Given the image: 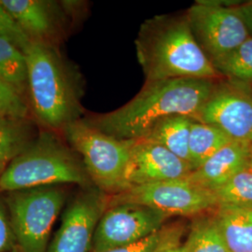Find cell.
<instances>
[{
	"label": "cell",
	"instance_id": "6da1fadb",
	"mask_svg": "<svg viewBox=\"0 0 252 252\" xmlns=\"http://www.w3.org/2000/svg\"><path fill=\"white\" fill-rule=\"evenodd\" d=\"M215 85L214 80L146 81L135 97L123 107L83 120L117 139H143L165 118L184 115L196 120Z\"/></svg>",
	"mask_w": 252,
	"mask_h": 252
},
{
	"label": "cell",
	"instance_id": "7a4b0ae2",
	"mask_svg": "<svg viewBox=\"0 0 252 252\" xmlns=\"http://www.w3.org/2000/svg\"><path fill=\"white\" fill-rule=\"evenodd\" d=\"M27 98L31 117L41 129L60 133L83 114V79L60 47L30 42L25 50Z\"/></svg>",
	"mask_w": 252,
	"mask_h": 252
},
{
	"label": "cell",
	"instance_id": "3957f363",
	"mask_svg": "<svg viewBox=\"0 0 252 252\" xmlns=\"http://www.w3.org/2000/svg\"><path fill=\"white\" fill-rule=\"evenodd\" d=\"M135 46L146 81H215L221 77L198 45L186 12L147 19L140 26Z\"/></svg>",
	"mask_w": 252,
	"mask_h": 252
},
{
	"label": "cell",
	"instance_id": "277c9868",
	"mask_svg": "<svg viewBox=\"0 0 252 252\" xmlns=\"http://www.w3.org/2000/svg\"><path fill=\"white\" fill-rule=\"evenodd\" d=\"M92 182L83 162L63 135L40 129L36 139L0 173V192Z\"/></svg>",
	"mask_w": 252,
	"mask_h": 252
},
{
	"label": "cell",
	"instance_id": "5b68a950",
	"mask_svg": "<svg viewBox=\"0 0 252 252\" xmlns=\"http://www.w3.org/2000/svg\"><path fill=\"white\" fill-rule=\"evenodd\" d=\"M79 154L91 181L110 196L126 190V172L134 140H121L101 132L83 119L61 132Z\"/></svg>",
	"mask_w": 252,
	"mask_h": 252
},
{
	"label": "cell",
	"instance_id": "8992f818",
	"mask_svg": "<svg viewBox=\"0 0 252 252\" xmlns=\"http://www.w3.org/2000/svg\"><path fill=\"white\" fill-rule=\"evenodd\" d=\"M20 252H46L55 220L66 200L63 186L2 193Z\"/></svg>",
	"mask_w": 252,
	"mask_h": 252
},
{
	"label": "cell",
	"instance_id": "52a82bcc",
	"mask_svg": "<svg viewBox=\"0 0 252 252\" xmlns=\"http://www.w3.org/2000/svg\"><path fill=\"white\" fill-rule=\"evenodd\" d=\"M186 14L193 36L212 64L252 36L237 6L202 0L196 1Z\"/></svg>",
	"mask_w": 252,
	"mask_h": 252
},
{
	"label": "cell",
	"instance_id": "ba28073f",
	"mask_svg": "<svg viewBox=\"0 0 252 252\" xmlns=\"http://www.w3.org/2000/svg\"><path fill=\"white\" fill-rule=\"evenodd\" d=\"M109 203L137 204L159 210L168 217L192 216L218 208L213 192L188 178L131 187L111 196Z\"/></svg>",
	"mask_w": 252,
	"mask_h": 252
},
{
	"label": "cell",
	"instance_id": "9c48e42d",
	"mask_svg": "<svg viewBox=\"0 0 252 252\" xmlns=\"http://www.w3.org/2000/svg\"><path fill=\"white\" fill-rule=\"evenodd\" d=\"M31 42L60 47L81 12V2L0 0Z\"/></svg>",
	"mask_w": 252,
	"mask_h": 252
},
{
	"label": "cell",
	"instance_id": "30bf717a",
	"mask_svg": "<svg viewBox=\"0 0 252 252\" xmlns=\"http://www.w3.org/2000/svg\"><path fill=\"white\" fill-rule=\"evenodd\" d=\"M165 214L132 203H109L100 218L92 252L107 251L138 242L161 230Z\"/></svg>",
	"mask_w": 252,
	"mask_h": 252
},
{
	"label": "cell",
	"instance_id": "8fae6325",
	"mask_svg": "<svg viewBox=\"0 0 252 252\" xmlns=\"http://www.w3.org/2000/svg\"><path fill=\"white\" fill-rule=\"evenodd\" d=\"M108 201V194L97 188L80 192L64 210L60 228L46 252H90L95 229Z\"/></svg>",
	"mask_w": 252,
	"mask_h": 252
},
{
	"label": "cell",
	"instance_id": "7c38bea8",
	"mask_svg": "<svg viewBox=\"0 0 252 252\" xmlns=\"http://www.w3.org/2000/svg\"><path fill=\"white\" fill-rule=\"evenodd\" d=\"M196 120L221 130L233 140L252 143V94L230 81L216 83Z\"/></svg>",
	"mask_w": 252,
	"mask_h": 252
},
{
	"label": "cell",
	"instance_id": "4fadbf2b",
	"mask_svg": "<svg viewBox=\"0 0 252 252\" xmlns=\"http://www.w3.org/2000/svg\"><path fill=\"white\" fill-rule=\"evenodd\" d=\"M192 167L161 145L135 140L126 172V189L166 180L187 178ZM125 191V190H124Z\"/></svg>",
	"mask_w": 252,
	"mask_h": 252
},
{
	"label": "cell",
	"instance_id": "5bb4252c",
	"mask_svg": "<svg viewBox=\"0 0 252 252\" xmlns=\"http://www.w3.org/2000/svg\"><path fill=\"white\" fill-rule=\"evenodd\" d=\"M252 143L233 140L213 154L187 177L208 190H214L250 166Z\"/></svg>",
	"mask_w": 252,
	"mask_h": 252
},
{
	"label": "cell",
	"instance_id": "9a60e30c",
	"mask_svg": "<svg viewBox=\"0 0 252 252\" xmlns=\"http://www.w3.org/2000/svg\"><path fill=\"white\" fill-rule=\"evenodd\" d=\"M40 129L32 118L0 116V173L36 139Z\"/></svg>",
	"mask_w": 252,
	"mask_h": 252
},
{
	"label": "cell",
	"instance_id": "2e32d148",
	"mask_svg": "<svg viewBox=\"0 0 252 252\" xmlns=\"http://www.w3.org/2000/svg\"><path fill=\"white\" fill-rule=\"evenodd\" d=\"M214 216L229 252H252V208H220Z\"/></svg>",
	"mask_w": 252,
	"mask_h": 252
},
{
	"label": "cell",
	"instance_id": "e0dca14e",
	"mask_svg": "<svg viewBox=\"0 0 252 252\" xmlns=\"http://www.w3.org/2000/svg\"><path fill=\"white\" fill-rule=\"evenodd\" d=\"M194 120L184 115L165 118L154 126L143 139L161 145L191 166L189 140L190 127Z\"/></svg>",
	"mask_w": 252,
	"mask_h": 252
},
{
	"label": "cell",
	"instance_id": "ac0fdd59",
	"mask_svg": "<svg viewBox=\"0 0 252 252\" xmlns=\"http://www.w3.org/2000/svg\"><path fill=\"white\" fill-rule=\"evenodd\" d=\"M233 141L215 126L194 120L190 127L189 153L192 169L195 170L222 147Z\"/></svg>",
	"mask_w": 252,
	"mask_h": 252
},
{
	"label": "cell",
	"instance_id": "d6986e66",
	"mask_svg": "<svg viewBox=\"0 0 252 252\" xmlns=\"http://www.w3.org/2000/svg\"><path fill=\"white\" fill-rule=\"evenodd\" d=\"M0 80L15 88L27 98L26 54L18 46L3 36H0Z\"/></svg>",
	"mask_w": 252,
	"mask_h": 252
},
{
	"label": "cell",
	"instance_id": "ffe728a7",
	"mask_svg": "<svg viewBox=\"0 0 252 252\" xmlns=\"http://www.w3.org/2000/svg\"><path fill=\"white\" fill-rule=\"evenodd\" d=\"M221 77L245 87L252 85V36L223 58L213 63Z\"/></svg>",
	"mask_w": 252,
	"mask_h": 252
},
{
	"label": "cell",
	"instance_id": "44dd1931",
	"mask_svg": "<svg viewBox=\"0 0 252 252\" xmlns=\"http://www.w3.org/2000/svg\"><path fill=\"white\" fill-rule=\"evenodd\" d=\"M217 209L252 208V169L249 166L239 172L224 185L212 190Z\"/></svg>",
	"mask_w": 252,
	"mask_h": 252
},
{
	"label": "cell",
	"instance_id": "7402d4cb",
	"mask_svg": "<svg viewBox=\"0 0 252 252\" xmlns=\"http://www.w3.org/2000/svg\"><path fill=\"white\" fill-rule=\"evenodd\" d=\"M184 247L185 252H229L215 216L196 220Z\"/></svg>",
	"mask_w": 252,
	"mask_h": 252
},
{
	"label": "cell",
	"instance_id": "603a6c76",
	"mask_svg": "<svg viewBox=\"0 0 252 252\" xmlns=\"http://www.w3.org/2000/svg\"><path fill=\"white\" fill-rule=\"evenodd\" d=\"M0 116L32 118L25 95L0 80Z\"/></svg>",
	"mask_w": 252,
	"mask_h": 252
},
{
	"label": "cell",
	"instance_id": "cb8c5ba5",
	"mask_svg": "<svg viewBox=\"0 0 252 252\" xmlns=\"http://www.w3.org/2000/svg\"><path fill=\"white\" fill-rule=\"evenodd\" d=\"M173 237L167 232H158L151 234L144 239L125 247H119L99 252H159L172 249L176 246L172 242Z\"/></svg>",
	"mask_w": 252,
	"mask_h": 252
},
{
	"label": "cell",
	"instance_id": "d4e9b609",
	"mask_svg": "<svg viewBox=\"0 0 252 252\" xmlns=\"http://www.w3.org/2000/svg\"><path fill=\"white\" fill-rule=\"evenodd\" d=\"M0 36L8 38L24 52L30 44V39L19 27L15 19L9 13L0 1Z\"/></svg>",
	"mask_w": 252,
	"mask_h": 252
},
{
	"label": "cell",
	"instance_id": "484cf974",
	"mask_svg": "<svg viewBox=\"0 0 252 252\" xmlns=\"http://www.w3.org/2000/svg\"><path fill=\"white\" fill-rule=\"evenodd\" d=\"M17 248L8 209L3 194L0 192V252H11Z\"/></svg>",
	"mask_w": 252,
	"mask_h": 252
},
{
	"label": "cell",
	"instance_id": "4316f807",
	"mask_svg": "<svg viewBox=\"0 0 252 252\" xmlns=\"http://www.w3.org/2000/svg\"><path fill=\"white\" fill-rule=\"evenodd\" d=\"M237 9L242 15L247 27L250 31V34L252 36V1L237 6Z\"/></svg>",
	"mask_w": 252,
	"mask_h": 252
},
{
	"label": "cell",
	"instance_id": "83f0119b",
	"mask_svg": "<svg viewBox=\"0 0 252 252\" xmlns=\"http://www.w3.org/2000/svg\"><path fill=\"white\" fill-rule=\"evenodd\" d=\"M159 252H185V247L184 246H182V247H175V248H172V249H168V250H165V251Z\"/></svg>",
	"mask_w": 252,
	"mask_h": 252
},
{
	"label": "cell",
	"instance_id": "f1b7e54d",
	"mask_svg": "<svg viewBox=\"0 0 252 252\" xmlns=\"http://www.w3.org/2000/svg\"><path fill=\"white\" fill-rule=\"evenodd\" d=\"M250 167L252 169V144L251 147V158H250Z\"/></svg>",
	"mask_w": 252,
	"mask_h": 252
},
{
	"label": "cell",
	"instance_id": "f546056e",
	"mask_svg": "<svg viewBox=\"0 0 252 252\" xmlns=\"http://www.w3.org/2000/svg\"><path fill=\"white\" fill-rule=\"evenodd\" d=\"M247 88H248V89H249V90L251 91V92H252V86H250V87H247Z\"/></svg>",
	"mask_w": 252,
	"mask_h": 252
},
{
	"label": "cell",
	"instance_id": "4dcf8cb0",
	"mask_svg": "<svg viewBox=\"0 0 252 252\" xmlns=\"http://www.w3.org/2000/svg\"><path fill=\"white\" fill-rule=\"evenodd\" d=\"M20 252V251H19L18 249H16V250H14V251H13V252Z\"/></svg>",
	"mask_w": 252,
	"mask_h": 252
}]
</instances>
